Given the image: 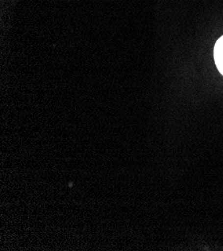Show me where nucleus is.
Masks as SVG:
<instances>
[{
    "instance_id": "nucleus-1",
    "label": "nucleus",
    "mask_w": 223,
    "mask_h": 251,
    "mask_svg": "<svg viewBox=\"0 0 223 251\" xmlns=\"http://www.w3.org/2000/svg\"><path fill=\"white\" fill-rule=\"evenodd\" d=\"M214 61L219 72L223 75V36H221L215 43Z\"/></svg>"
}]
</instances>
